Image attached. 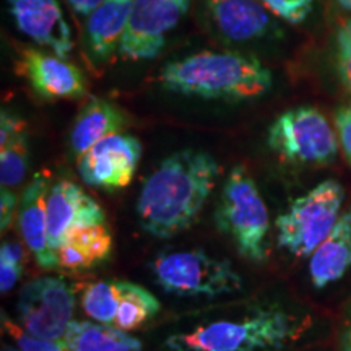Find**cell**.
Instances as JSON below:
<instances>
[{
  "label": "cell",
  "instance_id": "cell-15",
  "mask_svg": "<svg viewBox=\"0 0 351 351\" xmlns=\"http://www.w3.org/2000/svg\"><path fill=\"white\" fill-rule=\"evenodd\" d=\"M124 125L125 116L116 104L98 96H90L70 130V150L78 160L93 145L117 134Z\"/></svg>",
  "mask_w": 351,
  "mask_h": 351
},
{
  "label": "cell",
  "instance_id": "cell-4",
  "mask_svg": "<svg viewBox=\"0 0 351 351\" xmlns=\"http://www.w3.org/2000/svg\"><path fill=\"white\" fill-rule=\"evenodd\" d=\"M215 219L239 256L263 263L269 258V212L257 184L244 166H234L223 186Z\"/></svg>",
  "mask_w": 351,
  "mask_h": 351
},
{
  "label": "cell",
  "instance_id": "cell-18",
  "mask_svg": "<svg viewBox=\"0 0 351 351\" xmlns=\"http://www.w3.org/2000/svg\"><path fill=\"white\" fill-rule=\"evenodd\" d=\"M112 252V234L106 223L73 230L56 251L59 267L67 270L93 269Z\"/></svg>",
  "mask_w": 351,
  "mask_h": 351
},
{
  "label": "cell",
  "instance_id": "cell-25",
  "mask_svg": "<svg viewBox=\"0 0 351 351\" xmlns=\"http://www.w3.org/2000/svg\"><path fill=\"white\" fill-rule=\"evenodd\" d=\"M261 2L280 19L298 25L307 19V15L313 10L314 0H261Z\"/></svg>",
  "mask_w": 351,
  "mask_h": 351
},
{
  "label": "cell",
  "instance_id": "cell-28",
  "mask_svg": "<svg viewBox=\"0 0 351 351\" xmlns=\"http://www.w3.org/2000/svg\"><path fill=\"white\" fill-rule=\"evenodd\" d=\"M19 205L20 202L16 199V195L13 194L12 189L2 187V202H0V215H2V218H0V228H2V232H5L10 228Z\"/></svg>",
  "mask_w": 351,
  "mask_h": 351
},
{
  "label": "cell",
  "instance_id": "cell-9",
  "mask_svg": "<svg viewBox=\"0 0 351 351\" xmlns=\"http://www.w3.org/2000/svg\"><path fill=\"white\" fill-rule=\"evenodd\" d=\"M189 7L191 0H134L119 54L127 60L155 59Z\"/></svg>",
  "mask_w": 351,
  "mask_h": 351
},
{
  "label": "cell",
  "instance_id": "cell-10",
  "mask_svg": "<svg viewBox=\"0 0 351 351\" xmlns=\"http://www.w3.org/2000/svg\"><path fill=\"white\" fill-rule=\"evenodd\" d=\"M142 158V143L132 135L114 134L78 158V174L86 186L116 191L129 186Z\"/></svg>",
  "mask_w": 351,
  "mask_h": 351
},
{
  "label": "cell",
  "instance_id": "cell-33",
  "mask_svg": "<svg viewBox=\"0 0 351 351\" xmlns=\"http://www.w3.org/2000/svg\"><path fill=\"white\" fill-rule=\"evenodd\" d=\"M337 3H339L343 10L351 12V0H337Z\"/></svg>",
  "mask_w": 351,
  "mask_h": 351
},
{
  "label": "cell",
  "instance_id": "cell-30",
  "mask_svg": "<svg viewBox=\"0 0 351 351\" xmlns=\"http://www.w3.org/2000/svg\"><path fill=\"white\" fill-rule=\"evenodd\" d=\"M0 261L19 263V265L25 267V262H26L25 247L20 243H15V241L3 243L2 247H0Z\"/></svg>",
  "mask_w": 351,
  "mask_h": 351
},
{
  "label": "cell",
  "instance_id": "cell-16",
  "mask_svg": "<svg viewBox=\"0 0 351 351\" xmlns=\"http://www.w3.org/2000/svg\"><path fill=\"white\" fill-rule=\"evenodd\" d=\"M207 7L217 28L232 41H251L270 29L267 8L257 0H207Z\"/></svg>",
  "mask_w": 351,
  "mask_h": 351
},
{
  "label": "cell",
  "instance_id": "cell-23",
  "mask_svg": "<svg viewBox=\"0 0 351 351\" xmlns=\"http://www.w3.org/2000/svg\"><path fill=\"white\" fill-rule=\"evenodd\" d=\"M82 307L96 322L112 326L119 307V280H104L90 285L82 296Z\"/></svg>",
  "mask_w": 351,
  "mask_h": 351
},
{
  "label": "cell",
  "instance_id": "cell-11",
  "mask_svg": "<svg viewBox=\"0 0 351 351\" xmlns=\"http://www.w3.org/2000/svg\"><path fill=\"white\" fill-rule=\"evenodd\" d=\"M16 72L46 99H80L86 95L82 70L59 56L25 47L19 54Z\"/></svg>",
  "mask_w": 351,
  "mask_h": 351
},
{
  "label": "cell",
  "instance_id": "cell-3",
  "mask_svg": "<svg viewBox=\"0 0 351 351\" xmlns=\"http://www.w3.org/2000/svg\"><path fill=\"white\" fill-rule=\"evenodd\" d=\"M296 319L287 311L267 307L247 317L217 320L176 333L166 340L171 351H278L296 337Z\"/></svg>",
  "mask_w": 351,
  "mask_h": 351
},
{
  "label": "cell",
  "instance_id": "cell-17",
  "mask_svg": "<svg viewBox=\"0 0 351 351\" xmlns=\"http://www.w3.org/2000/svg\"><path fill=\"white\" fill-rule=\"evenodd\" d=\"M351 269V208L340 215L326 241L315 249L309 262V274L317 289L339 282Z\"/></svg>",
  "mask_w": 351,
  "mask_h": 351
},
{
  "label": "cell",
  "instance_id": "cell-8",
  "mask_svg": "<svg viewBox=\"0 0 351 351\" xmlns=\"http://www.w3.org/2000/svg\"><path fill=\"white\" fill-rule=\"evenodd\" d=\"M75 311V295L60 276H39L19 293L16 314L29 335L44 340H62Z\"/></svg>",
  "mask_w": 351,
  "mask_h": 351
},
{
  "label": "cell",
  "instance_id": "cell-24",
  "mask_svg": "<svg viewBox=\"0 0 351 351\" xmlns=\"http://www.w3.org/2000/svg\"><path fill=\"white\" fill-rule=\"evenodd\" d=\"M2 327L12 340L15 341L16 348L21 351H70V348L62 340H44L29 335L23 327L15 324L8 315L2 314Z\"/></svg>",
  "mask_w": 351,
  "mask_h": 351
},
{
  "label": "cell",
  "instance_id": "cell-29",
  "mask_svg": "<svg viewBox=\"0 0 351 351\" xmlns=\"http://www.w3.org/2000/svg\"><path fill=\"white\" fill-rule=\"evenodd\" d=\"M21 275H23V265L0 261V289H2V295L12 291L13 287L19 283Z\"/></svg>",
  "mask_w": 351,
  "mask_h": 351
},
{
  "label": "cell",
  "instance_id": "cell-21",
  "mask_svg": "<svg viewBox=\"0 0 351 351\" xmlns=\"http://www.w3.org/2000/svg\"><path fill=\"white\" fill-rule=\"evenodd\" d=\"M64 341L70 351H142L137 337L111 326V324L72 320Z\"/></svg>",
  "mask_w": 351,
  "mask_h": 351
},
{
  "label": "cell",
  "instance_id": "cell-19",
  "mask_svg": "<svg viewBox=\"0 0 351 351\" xmlns=\"http://www.w3.org/2000/svg\"><path fill=\"white\" fill-rule=\"evenodd\" d=\"M134 0H104L88 15L86 36L96 59L104 60L119 51Z\"/></svg>",
  "mask_w": 351,
  "mask_h": 351
},
{
  "label": "cell",
  "instance_id": "cell-7",
  "mask_svg": "<svg viewBox=\"0 0 351 351\" xmlns=\"http://www.w3.org/2000/svg\"><path fill=\"white\" fill-rule=\"evenodd\" d=\"M270 150L295 165H328L337 158L339 137L315 108L301 106L280 114L267 134Z\"/></svg>",
  "mask_w": 351,
  "mask_h": 351
},
{
  "label": "cell",
  "instance_id": "cell-2",
  "mask_svg": "<svg viewBox=\"0 0 351 351\" xmlns=\"http://www.w3.org/2000/svg\"><path fill=\"white\" fill-rule=\"evenodd\" d=\"M171 93L204 99H254L271 88V72L256 57L234 52H199L171 60L160 73Z\"/></svg>",
  "mask_w": 351,
  "mask_h": 351
},
{
  "label": "cell",
  "instance_id": "cell-12",
  "mask_svg": "<svg viewBox=\"0 0 351 351\" xmlns=\"http://www.w3.org/2000/svg\"><path fill=\"white\" fill-rule=\"evenodd\" d=\"M106 223L103 208L75 182L52 184L47 195V236L49 247L56 254L62 241L82 226Z\"/></svg>",
  "mask_w": 351,
  "mask_h": 351
},
{
  "label": "cell",
  "instance_id": "cell-6",
  "mask_svg": "<svg viewBox=\"0 0 351 351\" xmlns=\"http://www.w3.org/2000/svg\"><path fill=\"white\" fill-rule=\"evenodd\" d=\"M152 274L163 291L186 298H217L243 288V278L232 263L212 257L204 249L158 254Z\"/></svg>",
  "mask_w": 351,
  "mask_h": 351
},
{
  "label": "cell",
  "instance_id": "cell-22",
  "mask_svg": "<svg viewBox=\"0 0 351 351\" xmlns=\"http://www.w3.org/2000/svg\"><path fill=\"white\" fill-rule=\"evenodd\" d=\"M161 311L160 301L148 289L119 280V307L112 326L124 332L135 330L150 322Z\"/></svg>",
  "mask_w": 351,
  "mask_h": 351
},
{
  "label": "cell",
  "instance_id": "cell-1",
  "mask_svg": "<svg viewBox=\"0 0 351 351\" xmlns=\"http://www.w3.org/2000/svg\"><path fill=\"white\" fill-rule=\"evenodd\" d=\"M219 165L207 152H176L145 179L137 200L138 223L158 239L174 238L191 228L207 204Z\"/></svg>",
  "mask_w": 351,
  "mask_h": 351
},
{
  "label": "cell",
  "instance_id": "cell-14",
  "mask_svg": "<svg viewBox=\"0 0 351 351\" xmlns=\"http://www.w3.org/2000/svg\"><path fill=\"white\" fill-rule=\"evenodd\" d=\"M49 176L39 171L33 181L26 186L19 205V226L26 247L36 257L43 269L59 267L56 254L49 247L47 236V195H49Z\"/></svg>",
  "mask_w": 351,
  "mask_h": 351
},
{
  "label": "cell",
  "instance_id": "cell-26",
  "mask_svg": "<svg viewBox=\"0 0 351 351\" xmlns=\"http://www.w3.org/2000/svg\"><path fill=\"white\" fill-rule=\"evenodd\" d=\"M337 69L351 93V20L343 21L337 29Z\"/></svg>",
  "mask_w": 351,
  "mask_h": 351
},
{
  "label": "cell",
  "instance_id": "cell-5",
  "mask_svg": "<svg viewBox=\"0 0 351 351\" xmlns=\"http://www.w3.org/2000/svg\"><path fill=\"white\" fill-rule=\"evenodd\" d=\"M345 191L335 179L320 182L298 197L276 218L278 245L295 257H311L340 218Z\"/></svg>",
  "mask_w": 351,
  "mask_h": 351
},
{
  "label": "cell",
  "instance_id": "cell-32",
  "mask_svg": "<svg viewBox=\"0 0 351 351\" xmlns=\"http://www.w3.org/2000/svg\"><path fill=\"white\" fill-rule=\"evenodd\" d=\"M340 348L341 351H351V302L346 309V315L340 332Z\"/></svg>",
  "mask_w": 351,
  "mask_h": 351
},
{
  "label": "cell",
  "instance_id": "cell-34",
  "mask_svg": "<svg viewBox=\"0 0 351 351\" xmlns=\"http://www.w3.org/2000/svg\"><path fill=\"white\" fill-rule=\"evenodd\" d=\"M2 351H21V350L13 348V346H8V345H3V346H2Z\"/></svg>",
  "mask_w": 351,
  "mask_h": 351
},
{
  "label": "cell",
  "instance_id": "cell-20",
  "mask_svg": "<svg viewBox=\"0 0 351 351\" xmlns=\"http://www.w3.org/2000/svg\"><path fill=\"white\" fill-rule=\"evenodd\" d=\"M28 171V132L25 122L10 111L0 117V182L13 189L25 181Z\"/></svg>",
  "mask_w": 351,
  "mask_h": 351
},
{
  "label": "cell",
  "instance_id": "cell-31",
  "mask_svg": "<svg viewBox=\"0 0 351 351\" xmlns=\"http://www.w3.org/2000/svg\"><path fill=\"white\" fill-rule=\"evenodd\" d=\"M67 2L78 15L88 16L95 8H98L104 0H67Z\"/></svg>",
  "mask_w": 351,
  "mask_h": 351
},
{
  "label": "cell",
  "instance_id": "cell-13",
  "mask_svg": "<svg viewBox=\"0 0 351 351\" xmlns=\"http://www.w3.org/2000/svg\"><path fill=\"white\" fill-rule=\"evenodd\" d=\"M8 13L21 33L67 60L73 49L72 32L57 0H7Z\"/></svg>",
  "mask_w": 351,
  "mask_h": 351
},
{
  "label": "cell",
  "instance_id": "cell-27",
  "mask_svg": "<svg viewBox=\"0 0 351 351\" xmlns=\"http://www.w3.org/2000/svg\"><path fill=\"white\" fill-rule=\"evenodd\" d=\"M335 127L341 150L351 165V104H345V106L337 109Z\"/></svg>",
  "mask_w": 351,
  "mask_h": 351
}]
</instances>
